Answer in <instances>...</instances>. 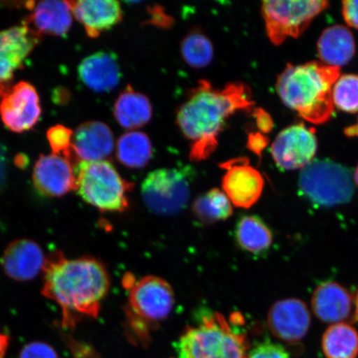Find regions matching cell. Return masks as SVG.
Segmentation results:
<instances>
[{"label":"cell","instance_id":"obj_34","mask_svg":"<svg viewBox=\"0 0 358 358\" xmlns=\"http://www.w3.org/2000/svg\"><path fill=\"white\" fill-rule=\"evenodd\" d=\"M7 156L6 151L4 148L0 144V191L2 190L4 185H6L7 178Z\"/></svg>","mask_w":358,"mask_h":358},{"label":"cell","instance_id":"obj_19","mask_svg":"<svg viewBox=\"0 0 358 358\" xmlns=\"http://www.w3.org/2000/svg\"><path fill=\"white\" fill-rule=\"evenodd\" d=\"M73 15L84 27L90 38H95L122 20V8L115 0L70 1Z\"/></svg>","mask_w":358,"mask_h":358},{"label":"cell","instance_id":"obj_24","mask_svg":"<svg viewBox=\"0 0 358 358\" xmlns=\"http://www.w3.org/2000/svg\"><path fill=\"white\" fill-rule=\"evenodd\" d=\"M322 349L327 358H357V330L345 322L329 326L322 338Z\"/></svg>","mask_w":358,"mask_h":358},{"label":"cell","instance_id":"obj_21","mask_svg":"<svg viewBox=\"0 0 358 358\" xmlns=\"http://www.w3.org/2000/svg\"><path fill=\"white\" fill-rule=\"evenodd\" d=\"M25 25L38 35L64 36L73 24L70 1H43L35 6Z\"/></svg>","mask_w":358,"mask_h":358},{"label":"cell","instance_id":"obj_27","mask_svg":"<svg viewBox=\"0 0 358 358\" xmlns=\"http://www.w3.org/2000/svg\"><path fill=\"white\" fill-rule=\"evenodd\" d=\"M192 212L201 222L214 223L227 220L234 213V209L223 191L213 189L194 201Z\"/></svg>","mask_w":358,"mask_h":358},{"label":"cell","instance_id":"obj_6","mask_svg":"<svg viewBox=\"0 0 358 358\" xmlns=\"http://www.w3.org/2000/svg\"><path fill=\"white\" fill-rule=\"evenodd\" d=\"M80 198L101 212H123L129 205L132 183L125 181L108 161L80 162L77 169Z\"/></svg>","mask_w":358,"mask_h":358},{"label":"cell","instance_id":"obj_3","mask_svg":"<svg viewBox=\"0 0 358 358\" xmlns=\"http://www.w3.org/2000/svg\"><path fill=\"white\" fill-rule=\"evenodd\" d=\"M340 69L320 62L289 64L280 74L276 90L284 104L307 122L323 124L332 116L333 88Z\"/></svg>","mask_w":358,"mask_h":358},{"label":"cell","instance_id":"obj_4","mask_svg":"<svg viewBox=\"0 0 358 358\" xmlns=\"http://www.w3.org/2000/svg\"><path fill=\"white\" fill-rule=\"evenodd\" d=\"M248 340L221 313L187 328L176 345V358H248Z\"/></svg>","mask_w":358,"mask_h":358},{"label":"cell","instance_id":"obj_35","mask_svg":"<svg viewBox=\"0 0 358 358\" xmlns=\"http://www.w3.org/2000/svg\"><path fill=\"white\" fill-rule=\"evenodd\" d=\"M248 145L250 150L257 153L265 146V138L262 137L261 134L250 136Z\"/></svg>","mask_w":358,"mask_h":358},{"label":"cell","instance_id":"obj_9","mask_svg":"<svg viewBox=\"0 0 358 358\" xmlns=\"http://www.w3.org/2000/svg\"><path fill=\"white\" fill-rule=\"evenodd\" d=\"M327 1L271 0L262 4L266 33L272 43L280 45L288 38H299L315 17L328 7Z\"/></svg>","mask_w":358,"mask_h":358},{"label":"cell","instance_id":"obj_22","mask_svg":"<svg viewBox=\"0 0 358 358\" xmlns=\"http://www.w3.org/2000/svg\"><path fill=\"white\" fill-rule=\"evenodd\" d=\"M355 38L346 27L331 26L321 34L317 52L324 64L338 67L348 64L355 57Z\"/></svg>","mask_w":358,"mask_h":358},{"label":"cell","instance_id":"obj_38","mask_svg":"<svg viewBox=\"0 0 358 358\" xmlns=\"http://www.w3.org/2000/svg\"><path fill=\"white\" fill-rule=\"evenodd\" d=\"M345 134L349 137L358 136V122L345 129Z\"/></svg>","mask_w":358,"mask_h":358},{"label":"cell","instance_id":"obj_31","mask_svg":"<svg viewBox=\"0 0 358 358\" xmlns=\"http://www.w3.org/2000/svg\"><path fill=\"white\" fill-rule=\"evenodd\" d=\"M248 358H291L285 348L280 344L265 342L259 343L248 353Z\"/></svg>","mask_w":358,"mask_h":358},{"label":"cell","instance_id":"obj_14","mask_svg":"<svg viewBox=\"0 0 358 358\" xmlns=\"http://www.w3.org/2000/svg\"><path fill=\"white\" fill-rule=\"evenodd\" d=\"M267 324L277 338L285 343H298L310 329V313L301 299H281L273 304L268 311Z\"/></svg>","mask_w":358,"mask_h":358},{"label":"cell","instance_id":"obj_8","mask_svg":"<svg viewBox=\"0 0 358 358\" xmlns=\"http://www.w3.org/2000/svg\"><path fill=\"white\" fill-rule=\"evenodd\" d=\"M192 173L187 166L160 169L148 174L141 186L146 208L162 217L182 211L189 201Z\"/></svg>","mask_w":358,"mask_h":358},{"label":"cell","instance_id":"obj_20","mask_svg":"<svg viewBox=\"0 0 358 358\" xmlns=\"http://www.w3.org/2000/svg\"><path fill=\"white\" fill-rule=\"evenodd\" d=\"M78 76L85 86L92 91L105 93L117 87L122 80V71L113 53L99 52L80 62Z\"/></svg>","mask_w":358,"mask_h":358},{"label":"cell","instance_id":"obj_18","mask_svg":"<svg viewBox=\"0 0 358 358\" xmlns=\"http://www.w3.org/2000/svg\"><path fill=\"white\" fill-rule=\"evenodd\" d=\"M313 313L328 324L343 323L352 317L355 299L349 291L335 282H326L316 288L312 296Z\"/></svg>","mask_w":358,"mask_h":358},{"label":"cell","instance_id":"obj_25","mask_svg":"<svg viewBox=\"0 0 358 358\" xmlns=\"http://www.w3.org/2000/svg\"><path fill=\"white\" fill-rule=\"evenodd\" d=\"M235 237L241 248L252 254L266 252L273 241L270 228L256 216L241 217L236 224Z\"/></svg>","mask_w":358,"mask_h":358},{"label":"cell","instance_id":"obj_23","mask_svg":"<svg viewBox=\"0 0 358 358\" xmlns=\"http://www.w3.org/2000/svg\"><path fill=\"white\" fill-rule=\"evenodd\" d=\"M151 103L144 94L127 87L120 94L114 106V116L120 127L136 129L144 127L152 118Z\"/></svg>","mask_w":358,"mask_h":358},{"label":"cell","instance_id":"obj_26","mask_svg":"<svg viewBox=\"0 0 358 358\" xmlns=\"http://www.w3.org/2000/svg\"><path fill=\"white\" fill-rule=\"evenodd\" d=\"M116 155L124 166L141 169L146 166L153 156V146L145 134L129 131L119 138Z\"/></svg>","mask_w":358,"mask_h":358},{"label":"cell","instance_id":"obj_12","mask_svg":"<svg viewBox=\"0 0 358 358\" xmlns=\"http://www.w3.org/2000/svg\"><path fill=\"white\" fill-rule=\"evenodd\" d=\"M225 170L222 189L232 205L250 208L261 198L264 178L257 169L250 166L249 160L240 158L221 164Z\"/></svg>","mask_w":358,"mask_h":358},{"label":"cell","instance_id":"obj_40","mask_svg":"<svg viewBox=\"0 0 358 358\" xmlns=\"http://www.w3.org/2000/svg\"><path fill=\"white\" fill-rule=\"evenodd\" d=\"M353 178H355V182L356 183L357 186L358 187V165L356 169L355 176H353Z\"/></svg>","mask_w":358,"mask_h":358},{"label":"cell","instance_id":"obj_1","mask_svg":"<svg viewBox=\"0 0 358 358\" xmlns=\"http://www.w3.org/2000/svg\"><path fill=\"white\" fill-rule=\"evenodd\" d=\"M43 272L42 293L60 307L64 326L99 315L110 288L109 274L101 262L87 257L69 259L58 252L47 259Z\"/></svg>","mask_w":358,"mask_h":358},{"label":"cell","instance_id":"obj_28","mask_svg":"<svg viewBox=\"0 0 358 358\" xmlns=\"http://www.w3.org/2000/svg\"><path fill=\"white\" fill-rule=\"evenodd\" d=\"M181 55L187 65L194 69H203L213 60V43L203 33L192 31L182 40Z\"/></svg>","mask_w":358,"mask_h":358},{"label":"cell","instance_id":"obj_16","mask_svg":"<svg viewBox=\"0 0 358 358\" xmlns=\"http://www.w3.org/2000/svg\"><path fill=\"white\" fill-rule=\"evenodd\" d=\"M71 149L74 159L80 163L104 161L115 149L113 133L104 123H84L73 133Z\"/></svg>","mask_w":358,"mask_h":358},{"label":"cell","instance_id":"obj_15","mask_svg":"<svg viewBox=\"0 0 358 358\" xmlns=\"http://www.w3.org/2000/svg\"><path fill=\"white\" fill-rule=\"evenodd\" d=\"M73 163L64 156L51 154L39 157L33 172V182L39 194L58 198L76 190L77 173Z\"/></svg>","mask_w":358,"mask_h":358},{"label":"cell","instance_id":"obj_33","mask_svg":"<svg viewBox=\"0 0 358 358\" xmlns=\"http://www.w3.org/2000/svg\"><path fill=\"white\" fill-rule=\"evenodd\" d=\"M343 15L348 25L358 29V0L343 2Z\"/></svg>","mask_w":358,"mask_h":358},{"label":"cell","instance_id":"obj_10","mask_svg":"<svg viewBox=\"0 0 358 358\" xmlns=\"http://www.w3.org/2000/svg\"><path fill=\"white\" fill-rule=\"evenodd\" d=\"M0 102V116L8 129L22 133L38 122L42 110L37 91L32 85L20 82L6 90Z\"/></svg>","mask_w":358,"mask_h":358},{"label":"cell","instance_id":"obj_32","mask_svg":"<svg viewBox=\"0 0 358 358\" xmlns=\"http://www.w3.org/2000/svg\"><path fill=\"white\" fill-rule=\"evenodd\" d=\"M20 358H58L57 353L50 345L42 342H33L22 349Z\"/></svg>","mask_w":358,"mask_h":358},{"label":"cell","instance_id":"obj_11","mask_svg":"<svg viewBox=\"0 0 358 358\" xmlns=\"http://www.w3.org/2000/svg\"><path fill=\"white\" fill-rule=\"evenodd\" d=\"M317 148L313 129L299 124L286 128L276 136L271 146V155L277 166L281 169H302L312 162Z\"/></svg>","mask_w":358,"mask_h":358},{"label":"cell","instance_id":"obj_36","mask_svg":"<svg viewBox=\"0 0 358 358\" xmlns=\"http://www.w3.org/2000/svg\"><path fill=\"white\" fill-rule=\"evenodd\" d=\"M257 115V119L259 124V127L262 129L263 131H270L271 128V122L270 118H266L267 115L265 112L258 110Z\"/></svg>","mask_w":358,"mask_h":358},{"label":"cell","instance_id":"obj_17","mask_svg":"<svg viewBox=\"0 0 358 358\" xmlns=\"http://www.w3.org/2000/svg\"><path fill=\"white\" fill-rule=\"evenodd\" d=\"M46 261L42 248L35 241L20 239L8 245L1 258V265L10 278L27 281L34 279L43 271Z\"/></svg>","mask_w":358,"mask_h":358},{"label":"cell","instance_id":"obj_30","mask_svg":"<svg viewBox=\"0 0 358 358\" xmlns=\"http://www.w3.org/2000/svg\"><path fill=\"white\" fill-rule=\"evenodd\" d=\"M73 132L62 124L55 125L48 129L47 138L52 150V154L64 156L65 158L74 162L73 149Z\"/></svg>","mask_w":358,"mask_h":358},{"label":"cell","instance_id":"obj_7","mask_svg":"<svg viewBox=\"0 0 358 358\" xmlns=\"http://www.w3.org/2000/svg\"><path fill=\"white\" fill-rule=\"evenodd\" d=\"M174 295L171 286L156 276H146L129 290L127 316L137 335L145 338L150 327L166 319L173 310Z\"/></svg>","mask_w":358,"mask_h":358},{"label":"cell","instance_id":"obj_37","mask_svg":"<svg viewBox=\"0 0 358 358\" xmlns=\"http://www.w3.org/2000/svg\"><path fill=\"white\" fill-rule=\"evenodd\" d=\"M8 343H10V338L6 334H0V358H3L6 355Z\"/></svg>","mask_w":358,"mask_h":358},{"label":"cell","instance_id":"obj_29","mask_svg":"<svg viewBox=\"0 0 358 358\" xmlns=\"http://www.w3.org/2000/svg\"><path fill=\"white\" fill-rule=\"evenodd\" d=\"M334 105L348 113L358 112V76L344 75L333 88Z\"/></svg>","mask_w":358,"mask_h":358},{"label":"cell","instance_id":"obj_2","mask_svg":"<svg viewBox=\"0 0 358 358\" xmlns=\"http://www.w3.org/2000/svg\"><path fill=\"white\" fill-rule=\"evenodd\" d=\"M253 105L250 90L243 83L216 89L207 80H201L177 115L178 127L190 142V158L207 159L216 150L219 134L230 116Z\"/></svg>","mask_w":358,"mask_h":358},{"label":"cell","instance_id":"obj_13","mask_svg":"<svg viewBox=\"0 0 358 358\" xmlns=\"http://www.w3.org/2000/svg\"><path fill=\"white\" fill-rule=\"evenodd\" d=\"M40 39L41 36L26 25L0 32V95L6 91L4 86L22 66Z\"/></svg>","mask_w":358,"mask_h":358},{"label":"cell","instance_id":"obj_5","mask_svg":"<svg viewBox=\"0 0 358 358\" xmlns=\"http://www.w3.org/2000/svg\"><path fill=\"white\" fill-rule=\"evenodd\" d=\"M350 169L329 159H315L301 170L299 189L313 205L332 208L347 204L355 194Z\"/></svg>","mask_w":358,"mask_h":358},{"label":"cell","instance_id":"obj_39","mask_svg":"<svg viewBox=\"0 0 358 358\" xmlns=\"http://www.w3.org/2000/svg\"><path fill=\"white\" fill-rule=\"evenodd\" d=\"M352 320V322H355V323H356V322H358V292L355 298V312H353Z\"/></svg>","mask_w":358,"mask_h":358}]
</instances>
